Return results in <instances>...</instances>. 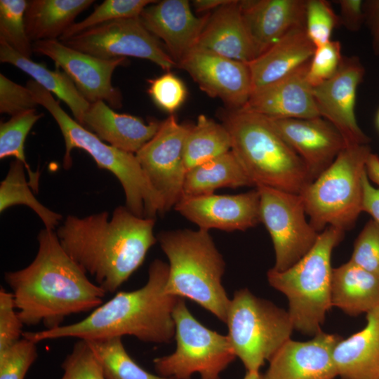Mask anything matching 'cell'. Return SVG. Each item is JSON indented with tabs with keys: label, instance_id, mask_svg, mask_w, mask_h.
<instances>
[{
	"label": "cell",
	"instance_id": "6da1fadb",
	"mask_svg": "<svg viewBox=\"0 0 379 379\" xmlns=\"http://www.w3.org/2000/svg\"><path fill=\"white\" fill-rule=\"evenodd\" d=\"M37 240L32 262L4 274L24 325L43 324L46 329L55 328L67 317L93 310L103 303L107 293L91 282L65 251L55 230H41Z\"/></svg>",
	"mask_w": 379,
	"mask_h": 379
},
{
	"label": "cell",
	"instance_id": "7a4b0ae2",
	"mask_svg": "<svg viewBox=\"0 0 379 379\" xmlns=\"http://www.w3.org/2000/svg\"><path fill=\"white\" fill-rule=\"evenodd\" d=\"M155 222L119 206L112 217L107 211L84 218L69 215L55 233L69 256L106 293H114L141 266L157 241Z\"/></svg>",
	"mask_w": 379,
	"mask_h": 379
},
{
	"label": "cell",
	"instance_id": "3957f363",
	"mask_svg": "<svg viewBox=\"0 0 379 379\" xmlns=\"http://www.w3.org/2000/svg\"><path fill=\"white\" fill-rule=\"evenodd\" d=\"M168 273V264L156 259L141 288L117 293L78 322L24 332L23 337L37 343L65 338L90 340L131 335L144 343H169L175 338L173 312L180 298L166 291Z\"/></svg>",
	"mask_w": 379,
	"mask_h": 379
},
{
	"label": "cell",
	"instance_id": "277c9868",
	"mask_svg": "<svg viewBox=\"0 0 379 379\" xmlns=\"http://www.w3.org/2000/svg\"><path fill=\"white\" fill-rule=\"evenodd\" d=\"M222 120L231 138V151L255 187L300 194L312 182L303 161L267 117L243 107L226 111Z\"/></svg>",
	"mask_w": 379,
	"mask_h": 379
},
{
	"label": "cell",
	"instance_id": "5b68a950",
	"mask_svg": "<svg viewBox=\"0 0 379 379\" xmlns=\"http://www.w3.org/2000/svg\"><path fill=\"white\" fill-rule=\"evenodd\" d=\"M157 239L169 261L166 293L194 301L226 324L231 299L222 284L225 262L209 232L162 231Z\"/></svg>",
	"mask_w": 379,
	"mask_h": 379
},
{
	"label": "cell",
	"instance_id": "8992f818",
	"mask_svg": "<svg viewBox=\"0 0 379 379\" xmlns=\"http://www.w3.org/2000/svg\"><path fill=\"white\" fill-rule=\"evenodd\" d=\"M344 233L326 227L297 262L284 271L271 268L267 273L270 285L287 297L293 328L302 333L315 335L322 331L326 314L332 307L331 254Z\"/></svg>",
	"mask_w": 379,
	"mask_h": 379
},
{
	"label": "cell",
	"instance_id": "52a82bcc",
	"mask_svg": "<svg viewBox=\"0 0 379 379\" xmlns=\"http://www.w3.org/2000/svg\"><path fill=\"white\" fill-rule=\"evenodd\" d=\"M39 104L54 118L63 136L65 169L72 165V151L81 149L91 155L98 168L109 171L119 180L125 194V206L131 213L155 219L157 215L165 213L162 199L148 180L135 154L105 143L70 117L50 93L40 97Z\"/></svg>",
	"mask_w": 379,
	"mask_h": 379
},
{
	"label": "cell",
	"instance_id": "ba28073f",
	"mask_svg": "<svg viewBox=\"0 0 379 379\" xmlns=\"http://www.w3.org/2000/svg\"><path fill=\"white\" fill-rule=\"evenodd\" d=\"M367 144L346 147L331 165L300 194L311 226L352 228L362 212V175L371 153Z\"/></svg>",
	"mask_w": 379,
	"mask_h": 379
},
{
	"label": "cell",
	"instance_id": "9c48e42d",
	"mask_svg": "<svg viewBox=\"0 0 379 379\" xmlns=\"http://www.w3.org/2000/svg\"><path fill=\"white\" fill-rule=\"evenodd\" d=\"M226 324L236 357L251 372L259 371L291 339L294 329L288 312L256 297L247 288L234 292Z\"/></svg>",
	"mask_w": 379,
	"mask_h": 379
},
{
	"label": "cell",
	"instance_id": "30bf717a",
	"mask_svg": "<svg viewBox=\"0 0 379 379\" xmlns=\"http://www.w3.org/2000/svg\"><path fill=\"white\" fill-rule=\"evenodd\" d=\"M176 349L171 354L154 359L159 375L175 379H220V373L236 359L227 335L204 326L191 314L184 298L173 309Z\"/></svg>",
	"mask_w": 379,
	"mask_h": 379
},
{
	"label": "cell",
	"instance_id": "8fae6325",
	"mask_svg": "<svg viewBox=\"0 0 379 379\" xmlns=\"http://www.w3.org/2000/svg\"><path fill=\"white\" fill-rule=\"evenodd\" d=\"M260 194V222L271 237L276 271L287 270L314 245L319 233L308 222L300 194L257 185Z\"/></svg>",
	"mask_w": 379,
	"mask_h": 379
},
{
	"label": "cell",
	"instance_id": "7c38bea8",
	"mask_svg": "<svg viewBox=\"0 0 379 379\" xmlns=\"http://www.w3.org/2000/svg\"><path fill=\"white\" fill-rule=\"evenodd\" d=\"M60 41L101 59H145L167 72L177 66L159 40L145 27L140 17L110 21Z\"/></svg>",
	"mask_w": 379,
	"mask_h": 379
},
{
	"label": "cell",
	"instance_id": "4fadbf2b",
	"mask_svg": "<svg viewBox=\"0 0 379 379\" xmlns=\"http://www.w3.org/2000/svg\"><path fill=\"white\" fill-rule=\"evenodd\" d=\"M190 125L179 124L173 114L161 121L155 135L135 156L164 203V213L182 197L187 173L184 143Z\"/></svg>",
	"mask_w": 379,
	"mask_h": 379
},
{
	"label": "cell",
	"instance_id": "5bb4252c",
	"mask_svg": "<svg viewBox=\"0 0 379 379\" xmlns=\"http://www.w3.org/2000/svg\"><path fill=\"white\" fill-rule=\"evenodd\" d=\"M33 52L51 58L70 78L90 103L103 101L111 108L122 105V97L112 84L115 69L127 63L126 58L101 59L70 48L58 39L32 43Z\"/></svg>",
	"mask_w": 379,
	"mask_h": 379
},
{
	"label": "cell",
	"instance_id": "9a60e30c",
	"mask_svg": "<svg viewBox=\"0 0 379 379\" xmlns=\"http://www.w3.org/2000/svg\"><path fill=\"white\" fill-rule=\"evenodd\" d=\"M200 89L222 100L230 109L243 108L252 93L248 64L195 46L178 64Z\"/></svg>",
	"mask_w": 379,
	"mask_h": 379
},
{
	"label": "cell",
	"instance_id": "2e32d148",
	"mask_svg": "<svg viewBox=\"0 0 379 379\" xmlns=\"http://www.w3.org/2000/svg\"><path fill=\"white\" fill-rule=\"evenodd\" d=\"M364 68L356 58L343 59L333 77L312 87L319 116L330 122L343 136L346 147L365 145L369 138L359 126L355 116L357 91Z\"/></svg>",
	"mask_w": 379,
	"mask_h": 379
},
{
	"label": "cell",
	"instance_id": "e0dca14e",
	"mask_svg": "<svg viewBox=\"0 0 379 379\" xmlns=\"http://www.w3.org/2000/svg\"><path fill=\"white\" fill-rule=\"evenodd\" d=\"M199 229L245 231L260 222L258 190L233 195L182 197L174 207Z\"/></svg>",
	"mask_w": 379,
	"mask_h": 379
},
{
	"label": "cell",
	"instance_id": "ac0fdd59",
	"mask_svg": "<svg viewBox=\"0 0 379 379\" xmlns=\"http://www.w3.org/2000/svg\"><path fill=\"white\" fill-rule=\"evenodd\" d=\"M268 119L279 134L303 161L312 181L328 168L346 147L338 131L321 117Z\"/></svg>",
	"mask_w": 379,
	"mask_h": 379
},
{
	"label": "cell",
	"instance_id": "d6986e66",
	"mask_svg": "<svg viewBox=\"0 0 379 379\" xmlns=\"http://www.w3.org/2000/svg\"><path fill=\"white\" fill-rule=\"evenodd\" d=\"M340 339L323 331L305 342L289 339L269 361L264 379H333V351Z\"/></svg>",
	"mask_w": 379,
	"mask_h": 379
},
{
	"label": "cell",
	"instance_id": "ffe728a7",
	"mask_svg": "<svg viewBox=\"0 0 379 379\" xmlns=\"http://www.w3.org/2000/svg\"><path fill=\"white\" fill-rule=\"evenodd\" d=\"M208 16H195L187 0H164L147 6L140 18L150 33L161 39L178 66L197 46Z\"/></svg>",
	"mask_w": 379,
	"mask_h": 379
},
{
	"label": "cell",
	"instance_id": "44dd1931",
	"mask_svg": "<svg viewBox=\"0 0 379 379\" xmlns=\"http://www.w3.org/2000/svg\"><path fill=\"white\" fill-rule=\"evenodd\" d=\"M308 64L253 92L244 108L268 118L311 119L320 117L312 86L307 78Z\"/></svg>",
	"mask_w": 379,
	"mask_h": 379
},
{
	"label": "cell",
	"instance_id": "7402d4cb",
	"mask_svg": "<svg viewBox=\"0 0 379 379\" xmlns=\"http://www.w3.org/2000/svg\"><path fill=\"white\" fill-rule=\"evenodd\" d=\"M305 0L240 1L241 14L256 57L291 29L305 26Z\"/></svg>",
	"mask_w": 379,
	"mask_h": 379
},
{
	"label": "cell",
	"instance_id": "603a6c76",
	"mask_svg": "<svg viewBox=\"0 0 379 379\" xmlns=\"http://www.w3.org/2000/svg\"><path fill=\"white\" fill-rule=\"evenodd\" d=\"M161 121L114 112L103 101L90 104L81 126L102 141L119 149L136 154L157 133Z\"/></svg>",
	"mask_w": 379,
	"mask_h": 379
},
{
	"label": "cell",
	"instance_id": "cb8c5ba5",
	"mask_svg": "<svg viewBox=\"0 0 379 379\" xmlns=\"http://www.w3.org/2000/svg\"><path fill=\"white\" fill-rule=\"evenodd\" d=\"M196 46L248 64L256 58L240 1L228 0L210 14Z\"/></svg>",
	"mask_w": 379,
	"mask_h": 379
},
{
	"label": "cell",
	"instance_id": "d4e9b609",
	"mask_svg": "<svg viewBox=\"0 0 379 379\" xmlns=\"http://www.w3.org/2000/svg\"><path fill=\"white\" fill-rule=\"evenodd\" d=\"M315 48L305 26L289 31L248 64L252 93L281 79L309 62Z\"/></svg>",
	"mask_w": 379,
	"mask_h": 379
},
{
	"label": "cell",
	"instance_id": "484cf974",
	"mask_svg": "<svg viewBox=\"0 0 379 379\" xmlns=\"http://www.w3.org/2000/svg\"><path fill=\"white\" fill-rule=\"evenodd\" d=\"M367 324L347 339H340L333 359L340 379H379V307L367 314Z\"/></svg>",
	"mask_w": 379,
	"mask_h": 379
},
{
	"label": "cell",
	"instance_id": "4316f807",
	"mask_svg": "<svg viewBox=\"0 0 379 379\" xmlns=\"http://www.w3.org/2000/svg\"><path fill=\"white\" fill-rule=\"evenodd\" d=\"M331 303L349 315L368 314L379 307V276L350 261L333 268Z\"/></svg>",
	"mask_w": 379,
	"mask_h": 379
},
{
	"label": "cell",
	"instance_id": "83f0119b",
	"mask_svg": "<svg viewBox=\"0 0 379 379\" xmlns=\"http://www.w3.org/2000/svg\"><path fill=\"white\" fill-rule=\"evenodd\" d=\"M0 61L19 68L46 91L55 94L69 107L75 120L81 125L91 103L63 71L58 67L51 70L42 63L34 62L13 50L2 39H0Z\"/></svg>",
	"mask_w": 379,
	"mask_h": 379
},
{
	"label": "cell",
	"instance_id": "f1b7e54d",
	"mask_svg": "<svg viewBox=\"0 0 379 379\" xmlns=\"http://www.w3.org/2000/svg\"><path fill=\"white\" fill-rule=\"evenodd\" d=\"M93 0H29L25 13L27 34L32 43L58 39Z\"/></svg>",
	"mask_w": 379,
	"mask_h": 379
},
{
	"label": "cell",
	"instance_id": "f546056e",
	"mask_svg": "<svg viewBox=\"0 0 379 379\" xmlns=\"http://www.w3.org/2000/svg\"><path fill=\"white\" fill-rule=\"evenodd\" d=\"M255 186L230 150L188 170L183 184L182 197L213 194L222 187Z\"/></svg>",
	"mask_w": 379,
	"mask_h": 379
},
{
	"label": "cell",
	"instance_id": "4dcf8cb0",
	"mask_svg": "<svg viewBox=\"0 0 379 379\" xmlns=\"http://www.w3.org/2000/svg\"><path fill=\"white\" fill-rule=\"evenodd\" d=\"M231 147V138L223 124L199 115L196 124L190 126L185 140L187 171L230 152Z\"/></svg>",
	"mask_w": 379,
	"mask_h": 379
},
{
	"label": "cell",
	"instance_id": "1f68e13d",
	"mask_svg": "<svg viewBox=\"0 0 379 379\" xmlns=\"http://www.w3.org/2000/svg\"><path fill=\"white\" fill-rule=\"evenodd\" d=\"M24 164L15 160L10 164L8 173L0 184V212L15 205H25L41 218L47 230H55L62 215L41 204L33 194L27 182Z\"/></svg>",
	"mask_w": 379,
	"mask_h": 379
},
{
	"label": "cell",
	"instance_id": "d6a6232c",
	"mask_svg": "<svg viewBox=\"0 0 379 379\" xmlns=\"http://www.w3.org/2000/svg\"><path fill=\"white\" fill-rule=\"evenodd\" d=\"M95 352L105 379H175L142 368L126 352L121 337L86 340Z\"/></svg>",
	"mask_w": 379,
	"mask_h": 379
},
{
	"label": "cell",
	"instance_id": "836d02e7",
	"mask_svg": "<svg viewBox=\"0 0 379 379\" xmlns=\"http://www.w3.org/2000/svg\"><path fill=\"white\" fill-rule=\"evenodd\" d=\"M43 117L36 109L14 115L0 124V159L13 157L21 161L27 172L32 190L38 192L40 173L34 172L27 162L25 154L26 138L35 123Z\"/></svg>",
	"mask_w": 379,
	"mask_h": 379
},
{
	"label": "cell",
	"instance_id": "e575fe53",
	"mask_svg": "<svg viewBox=\"0 0 379 379\" xmlns=\"http://www.w3.org/2000/svg\"><path fill=\"white\" fill-rule=\"evenodd\" d=\"M154 0H105L81 22L72 24L58 39L65 40L98 25L122 18L140 17Z\"/></svg>",
	"mask_w": 379,
	"mask_h": 379
},
{
	"label": "cell",
	"instance_id": "d590c367",
	"mask_svg": "<svg viewBox=\"0 0 379 379\" xmlns=\"http://www.w3.org/2000/svg\"><path fill=\"white\" fill-rule=\"evenodd\" d=\"M26 0L0 1V39L13 50L32 59V43L28 38L25 22Z\"/></svg>",
	"mask_w": 379,
	"mask_h": 379
},
{
	"label": "cell",
	"instance_id": "8d00e7d4",
	"mask_svg": "<svg viewBox=\"0 0 379 379\" xmlns=\"http://www.w3.org/2000/svg\"><path fill=\"white\" fill-rule=\"evenodd\" d=\"M339 24L338 15L328 1H306L305 27L308 38L315 48L330 41L333 29Z\"/></svg>",
	"mask_w": 379,
	"mask_h": 379
},
{
	"label": "cell",
	"instance_id": "74e56055",
	"mask_svg": "<svg viewBox=\"0 0 379 379\" xmlns=\"http://www.w3.org/2000/svg\"><path fill=\"white\" fill-rule=\"evenodd\" d=\"M61 379H105L101 364L85 340L76 342L61 364Z\"/></svg>",
	"mask_w": 379,
	"mask_h": 379
},
{
	"label": "cell",
	"instance_id": "f35d334b",
	"mask_svg": "<svg viewBox=\"0 0 379 379\" xmlns=\"http://www.w3.org/2000/svg\"><path fill=\"white\" fill-rule=\"evenodd\" d=\"M37 357L36 343L24 337L0 350V379H25Z\"/></svg>",
	"mask_w": 379,
	"mask_h": 379
},
{
	"label": "cell",
	"instance_id": "ab89813d",
	"mask_svg": "<svg viewBox=\"0 0 379 379\" xmlns=\"http://www.w3.org/2000/svg\"><path fill=\"white\" fill-rule=\"evenodd\" d=\"M343 59L338 41L331 40L317 47L307 67V78L310 84L314 87L330 79L338 72Z\"/></svg>",
	"mask_w": 379,
	"mask_h": 379
},
{
	"label": "cell",
	"instance_id": "60d3db41",
	"mask_svg": "<svg viewBox=\"0 0 379 379\" xmlns=\"http://www.w3.org/2000/svg\"><path fill=\"white\" fill-rule=\"evenodd\" d=\"M349 261L379 276V225L373 220L359 233Z\"/></svg>",
	"mask_w": 379,
	"mask_h": 379
},
{
	"label": "cell",
	"instance_id": "b9f144b4",
	"mask_svg": "<svg viewBox=\"0 0 379 379\" xmlns=\"http://www.w3.org/2000/svg\"><path fill=\"white\" fill-rule=\"evenodd\" d=\"M148 93L162 109L173 114L184 102L187 91L183 82L173 73L167 72L149 80Z\"/></svg>",
	"mask_w": 379,
	"mask_h": 379
},
{
	"label": "cell",
	"instance_id": "7bdbcfd3",
	"mask_svg": "<svg viewBox=\"0 0 379 379\" xmlns=\"http://www.w3.org/2000/svg\"><path fill=\"white\" fill-rule=\"evenodd\" d=\"M39 105L30 90L0 74V112L11 117L36 109Z\"/></svg>",
	"mask_w": 379,
	"mask_h": 379
},
{
	"label": "cell",
	"instance_id": "ee69618b",
	"mask_svg": "<svg viewBox=\"0 0 379 379\" xmlns=\"http://www.w3.org/2000/svg\"><path fill=\"white\" fill-rule=\"evenodd\" d=\"M23 322L20 319L13 293L0 288V350L13 345L23 337Z\"/></svg>",
	"mask_w": 379,
	"mask_h": 379
},
{
	"label": "cell",
	"instance_id": "f6af8a7d",
	"mask_svg": "<svg viewBox=\"0 0 379 379\" xmlns=\"http://www.w3.org/2000/svg\"><path fill=\"white\" fill-rule=\"evenodd\" d=\"M340 24L352 32L358 31L364 21V11L361 0H340Z\"/></svg>",
	"mask_w": 379,
	"mask_h": 379
},
{
	"label": "cell",
	"instance_id": "bcb514c9",
	"mask_svg": "<svg viewBox=\"0 0 379 379\" xmlns=\"http://www.w3.org/2000/svg\"><path fill=\"white\" fill-rule=\"evenodd\" d=\"M362 211L368 213L379 225V188H375L367 178L366 171L362 175Z\"/></svg>",
	"mask_w": 379,
	"mask_h": 379
},
{
	"label": "cell",
	"instance_id": "7dc6e473",
	"mask_svg": "<svg viewBox=\"0 0 379 379\" xmlns=\"http://www.w3.org/2000/svg\"><path fill=\"white\" fill-rule=\"evenodd\" d=\"M367 14L373 36V49L379 53V0L368 3Z\"/></svg>",
	"mask_w": 379,
	"mask_h": 379
},
{
	"label": "cell",
	"instance_id": "c3c4849f",
	"mask_svg": "<svg viewBox=\"0 0 379 379\" xmlns=\"http://www.w3.org/2000/svg\"><path fill=\"white\" fill-rule=\"evenodd\" d=\"M365 171L368 179L379 186V157L370 153L365 162Z\"/></svg>",
	"mask_w": 379,
	"mask_h": 379
},
{
	"label": "cell",
	"instance_id": "681fc988",
	"mask_svg": "<svg viewBox=\"0 0 379 379\" xmlns=\"http://www.w3.org/2000/svg\"><path fill=\"white\" fill-rule=\"evenodd\" d=\"M228 0H194L193 6L195 11L198 13L208 11L212 9H216Z\"/></svg>",
	"mask_w": 379,
	"mask_h": 379
},
{
	"label": "cell",
	"instance_id": "f907efd6",
	"mask_svg": "<svg viewBox=\"0 0 379 379\" xmlns=\"http://www.w3.org/2000/svg\"><path fill=\"white\" fill-rule=\"evenodd\" d=\"M243 379H264L263 374L258 372L247 371Z\"/></svg>",
	"mask_w": 379,
	"mask_h": 379
},
{
	"label": "cell",
	"instance_id": "816d5d0a",
	"mask_svg": "<svg viewBox=\"0 0 379 379\" xmlns=\"http://www.w3.org/2000/svg\"><path fill=\"white\" fill-rule=\"evenodd\" d=\"M376 125H377V127L379 129V109L377 112V115H376Z\"/></svg>",
	"mask_w": 379,
	"mask_h": 379
}]
</instances>
